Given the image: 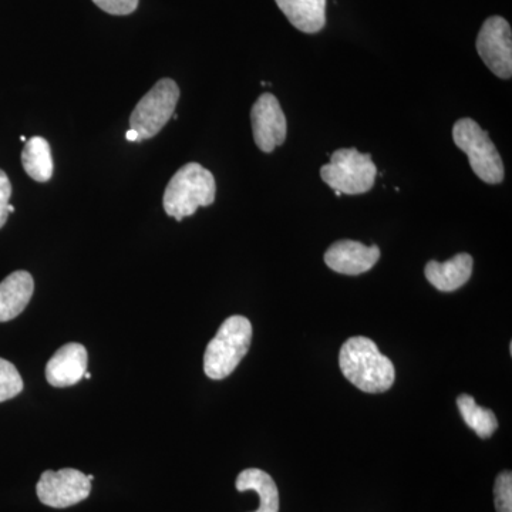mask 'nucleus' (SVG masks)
Instances as JSON below:
<instances>
[{
	"instance_id": "obj_1",
	"label": "nucleus",
	"mask_w": 512,
	"mask_h": 512,
	"mask_svg": "<svg viewBox=\"0 0 512 512\" xmlns=\"http://www.w3.org/2000/svg\"><path fill=\"white\" fill-rule=\"evenodd\" d=\"M340 370L350 383L366 393H384L393 386L396 370L372 339L357 336L340 349Z\"/></svg>"
},
{
	"instance_id": "obj_2",
	"label": "nucleus",
	"mask_w": 512,
	"mask_h": 512,
	"mask_svg": "<svg viewBox=\"0 0 512 512\" xmlns=\"http://www.w3.org/2000/svg\"><path fill=\"white\" fill-rule=\"evenodd\" d=\"M215 178L210 170L198 163L185 164L165 188L163 204L168 217L178 222L191 217L200 207H210L215 201Z\"/></svg>"
},
{
	"instance_id": "obj_3",
	"label": "nucleus",
	"mask_w": 512,
	"mask_h": 512,
	"mask_svg": "<svg viewBox=\"0 0 512 512\" xmlns=\"http://www.w3.org/2000/svg\"><path fill=\"white\" fill-rule=\"evenodd\" d=\"M252 342V325L244 316H231L222 323L204 355V372L212 380L231 375L247 356Z\"/></svg>"
},
{
	"instance_id": "obj_4",
	"label": "nucleus",
	"mask_w": 512,
	"mask_h": 512,
	"mask_svg": "<svg viewBox=\"0 0 512 512\" xmlns=\"http://www.w3.org/2000/svg\"><path fill=\"white\" fill-rule=\"evenodd\" d=\"M377 168L370 154L356 148H340L330 157V163L320 168V177L342 194H365L375 185Z\"/></svg>"
},
{
	"instance_id": "obj_5",
	"label": "nucleus",
	"mask_w": 512,
	"mask_h": 512,
	"mask_svg": "<svg viewBox=\"0 0 512 512\" xmlns=\"http://www.w3.org/2000/svg\"><path fill=\"white\" fill-rule=\"evenodd\" d=\"M453 140L467 154L470 167L487 184L504 180V164L487 131L471 119L458 120L453 127Z\"/></svg>"
},
{
	"instance_id": "obj_6",
	"label": "nucleus",
	"mask_w": 512,
	"mask_h": 512,
	"mask_svg": "<svg viewBox=\"0 0 512 512\" xmlns=\"http://www.w3.org/2000/svg\"><path fill=\"white\" fill-rule=\"evenodd\" d=\"M180 99V89L171 79L158 80L131 113L130 128L136 130L140 141L156 137L174 116Z\"/></svg>"
},
{
	"instance_id": "obj_7",
	"label": "nucleus",
	"mask_w": 512,
	"mask_h": 512,
	"mask_svg": "<svg viewBox=\"0 0 512 512\" xmlns=\"http://www.w3.org/2000/svg\"><path fill=\"white\" fill-rule=\"evenodd\" d=\"M92 491V481L82 471L63 468L47 470L36 485L40 503L52 508H67L82 503Z\"/></svg>"
},
{
	"instance_id": "obj_8",
	"label": "nucleus",
	"mask_w": 512,
	"mask_h": 512,
	"mask_svg": "<svg viewBox=\"0 0 512 512\" xmlns=\"http://www.w3.org/2000/svg\"><path fill=\"white\" fill-rule=\"evenodd\" d=\"M477 52L485 66L500 77L510 79L512 74L511 26L501 16L484 22L477 37Z\"/></svg>"
},
{
	"instance_id": "obj_9",
	"label": "nucleus",
	"mask_w": 512,
	"mask_h": 512,
	"mask_svg": "<svg viewBox=\"0 0 512 512\" xmlns=\"http://www.w3.org/2000/svg\"><path fill=\"white\" fill-rule=\"evenodd\" d=\"M252 131L259 150L272 153L286 140V117L278 99L271 93H264L255 101L251 110Z\"/></svg>"
},
{
	"instance_id": "obj_10",
	"label": "nucleus",
	"mask_w": 512,
	"mask_h": 512,
	"mask_svg": "<svg viewBox=\"0 0 512 512\" xmlns=\"http://www.w3.org/2000/svg\"><path fill=\"white\" fill-rule=\"evenodd\" d=\"M380 258L377 245L366 247L360 242L338 241L326 251L325 262L332 271L342 275H362L370 271Z\"/></svg>"
},
{
	"instance_id": "obj_11",
	"label": "nucleus",
	"mask_w": 512,
	"mask_h": 512,
	"mask_svg": "<svg viewBox=\"0 0 512 512\" xmlns=\"http://www.w3.org/2000/svg\"><path fill=\"white\" fill-rule=\"evenodd\" d=\"M87 350L80 343H67L47 362L46 380L53 387L74 386L87 372Z\"/></svg>"
},
{
	"instance_id": "obj_12",
	"label": "nucleus",
	"mask_w": 512,
	"mask_h": 512,
	"mask_svg": "<svg viewBox=\"0 0 512 512\" xmlns=\"http://www.w3.org/2000/svg\"><path fill=\"white\" fill-rule=\"evenodd\" d=\"M473 256L458 254L447 262L430 261L424 269L427 281L441 292H454L467 284L473 274Z\"/></svg>"
},
{
	"instance_id": "obj_13",
	"label": "nucleus",
	"mask_w": 512,
	"mask_h": 512,
	"mask_svg": "<svg viewBox=\"0 0 512 512\" xmlns=\"http://www.w3.org/2000/svg\"><path fill=\"white\" fill-rule=\"evenodd\" d=\"M35 292V281L26 271H16L0 282V322L18 318Z\"/></svg>"
},
{
	"instance_id": "obj_14",
	"label": "nucleus",
	"mask_w": 512,
	"mask_h": 512,
	"mask_svg": "<svg viewBox=\"0 0 512 512\" xmlns=\"http://www.w3.org/2000/svg\"><path fill=\"white\" fill-rule=\"evenodd\" d=\"M292 26L303 33H318L326 25V0H275Z\"/></svg>"
},
{
	"instance_id": "obj_15",
	"label": "nucleus",
	"mask_w": 512,
	"mask_h": 512,
	"mask_svg": "<svg viewBox=\"0 0 512 512\" xmlns=\"http://www.w3.org/2000/svg\"><path fill=\"white\" fill-rule=\"evenodd\" d=\"M239 493L255 491L259 497V508L255 512H279V491L274 478L259 468H248L237 478Z\"/></svg>"
},
{
	"instance_id": "obj_16",
	"label": "nucleus",
	"mask_w": 512,
	"mask_h": 512,
	"mask_svg": "<svg viewBox=\"0 0 512 512\" xmlns=\"http://www.w3.org/2000/svg\"><path fill=\"white\" fill-rule=\"evenodd\" d=\"M22 164L26 174L37 183H47L53 175V158L49 141L32 137L23 148Z\"/></svg>"
},
{
	"instance_id": "obj_17",
	"label": "nucleus",
	"mask_w": 512,
	"mask_h": 512,
	"mask_svg": "<svg viewBox=\"0 0 512 512\" xmlns=\"http://www.w3.org/2000/svg\"><path fill=\"white\" fill-rule=\"evenodd\" d=\"M457 406L467 426L476 431L480 439H490L498 429L495 414L490 409L478 406L474 397L461 394L458 396Z\"/></svg>"
},
{
	"instance_id": "obj_18",
	"label": "nucleus",
	"mask_w": 512,
	"mask_h": 512,
	"mask_svg": "<svg viewBox=\"0 0 512 512\" xmlns=\"http://www.w3.org/2000/svg\"><path fill=\"white\" fill-rule=\"evenodd\" d=\"M23 387L25 384L15 365L0 357V403L19 396Z\"/></svg>"
},
{
	"instance_id": "obj_19",
	"label": "nucleus",
	"mask_w": 512,
	"mask_h": 512,
	"mask_svg": "<svg viewBox=\"0 0 512 512\" xmlns=\"http://www.w3.org/2000/svg\"><path fill=\"white\" fill-rule=\"evenodd\" d=\"M495 508L497 512H512V474L503 471L495 480L494 485Z\"/></svg>"
},
{
	"instance_id": "obj_20",
	"label": "nucleus",
	"mask_w": 512,
	"mask_h": 512,
	"mask_svg": "<svg viewBox=\"0 0 512 512\" xmlns=\"http://www.w3.org/2000/svg\"><path fill=\"white\" fill-rule=\"evenodd\" d=\"M94 5L109 15H131L137 9L138 0H93Z\"/></svg>"
},
{
	"instance_id": "obj_21",
	"label": "nucleus",
	"mask_w": 512,
	"mask_h": 512,
	"mask_svg": "<svg viewBox=\"0 0 512 512\" xmlns=\"http://www.w3.org/2000/svg\"><path fill=\"white\" fill-rule=\"evenodd\" d=\"M10 197H12V184H10L5 171L0 170V228L5 227L6 221H8Z\"/></svg>"
},
{
	"instance_id": "obj_22",
	"label": "nucleus",
	"mask_w": 512,
	"mask_h": 512,
	"mask_svg": "<svg viewBox=\"0 0 512 512\" xmlns=\"http://www.w3.org/2000/svg\"><path fill=\"white\" fill-rule=\"evenodd\" d=\"M126 138L127 141H131V143H138V141H140L137 131L133 130V128H130V130L127 131Z\"/></svg>"
},
{
	"instance_id": "obj_23",
	"label": "nucleus",
	"mask_w": 512,
	"mask_h": 512,
	"mask_svg": "<svg viewBox=\"0 0 512 512\" xmlns=\"http://www.w3.org/2000/svg\"><path fill=\"white\" fill-rule=\"evenodd\" d=\"M8 212H9V214H12V212H15V207H13V205L9 204Z\"/></svg>"
},
{
	"instance_id": "obj_24",
	"label": "nucleus",
	"mask_w": 512,
	"mask_h": 512,
	"mask_svg": "<svg viewBox=\"0 0 512 512\" xmlns=\"http://www.w3.org/2000/svg\"><path fill=\"white\" fill-rule=\"evenodd\" d=\"M83 377H84V379L90 380V377H92V375H90L89 372H86V373H84Z\"/></svg>"
},
{
	"instance_id": "obj_25",
	"label": "nucleus",
	"mask_w": 512,
	"mask_h": 512,
	"mask_svg": "<svg viewBox=\"0 0 512 512\" xmlns=\"http://www.w3.org/2000/svg\"><path fill=\"white\" fill-rule=\"evenodd\" d=\"M20 141H23V143H25L26 137L25 136L20 137Z\"/></svg>"
},
{
	"instance_id": "obj_26",
	"label": "nucleus",
	"mask_w": 512,
	"mask_h": 512,
	"mask_svg": "<svg viewBox=\"0 0 512 512\" xmlns=\"http://www.w3.org/2000/svg\"><path fill=\"white\" fill-rule=\"evenodd\" d=\"M87 478H89L90 481L94 480V476H92V474H90V476H87Z\"/></svg>"
}]
</instances>
